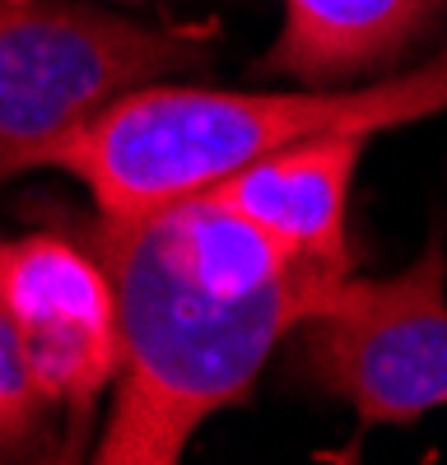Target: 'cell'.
<instances>
[{
    "label": "cell",
    "instance_id": "obj_8",
    "mask_svg": "<svg viewBox=\"0 0 447 465\" xmlns=\"http://www.w3.org/2000/svg\"><path fill=\"white\" fill-rule=\"evenodd\" d=\"M43 401L33 391V377H28V363H24V349L15 340V326L0 307V460L24 451L37 429H43Z\"/></svg>",
    "mask_w": 447,
    "mask_h": 465
},
{
    "label": "cell",
    "instance_id": "obj_2",
    "mask_svg": "<svg viewBox=\"0 0 447 465\" xmlns=\"http://www.w3.org/2000/svg\"><path fill=\"white\" fill-rule=\"evenodd\" d=\"M447 112V47L363 89L243 94L201 84H140L61 135L43 168L89 186L103 219H135L201 196L229 173L313 135H378Z\"/></svg>",
    "mask_w": 447,
    "mask_h": 465
},
{
    "label": "cell",
    "instance_id": "obj_4",
    "mask_svg": "<svg viewBox=\"0 0 447 465\" xmlns=\"http://www.w3.org/2000/svg\"><path fill=\"white\" fill-rule=\"evenodd\" d=\"M308 372L363 423H415L447 405L442 238L392 280H331L298 322Z\"/></svg>",
    "mask_w": 447,
    "mask_h": 465
},
{
    "label": "cell",
    "instance_id": "obj_7",
    "mask_svg": "<svg viewBox=\"0 0 447 465\" xmlns=\"http://www.w3.org/2000/svg\"><path fill=\"white\" fill-rule=\"evenodd\" d=\"M438 0H284V28L271 70L335 80L396 56L424 28Z\"/></svg>",
    "mask_w": 447,
    "mask_h": 465
},
{
    "label": "cell",
    "instance_id": "obj_6",
    "mask_svg": "<svg viewBox=\"0 0 447 465\" xmlns=\"http://www.w3.org/2000/svg\"><path fill=\"white\" fill-rule=\"evenodd\" d=\"M368 135H313L289 149H275L224 182L210 186L229 210L252 219L266 238H275L284 252L303 256L313 265H326L335 275H350V186Z\"/></svg>",
    "mask_w": 447,
    "mask_h": 465
},
{
    "label": "cell",
    "instance_id": "obj_1",
    "mask_svg": "<svg viewBox=\"0 0 447 465\" xmlns=\"http://www.w3.org/2000/svg\"><path fill=\"white\" fill-rule=\"evenodd\" d=\"M94 256L117 298V405L103 465H173L196 429L238 405L271 349L341 280L266 238L219 196L103 219Z\"/></svg>",
    "mask_w": 447,
    "mask_h": 465
},
{
    "label": "cell",
    "instance_id": "obj_5",
    "mask_svg": "<svg viewBox=\"0 0 447 465\" xmlns=\"http://www.w3.org/2000/svg\"><path fill=\"white\" fill-rule=\"evenodd\" d=\"M0 307L43 414H65L80 433L122 363L117 298L103 261L56 232L0 242Z\"/></svg>",
    "mask_w": 447,
    "mask_h": 465
},
{
    "label": "cell",
    "instance_id": "obj_3",
    "mask_svg": "<svg viewBox=\"0 0 447 465\" xmlns=\"http://www.w3.org/2000/svg\"><path fill=\"white\" fill-rule=\"evenodd\" d=\"M205 52L201 33L144 28L61 0H0V173L37 163L112 98Z\"/></svg>",
    "mask_w": 447,
    "mask_h": 465
}]
</instances>
